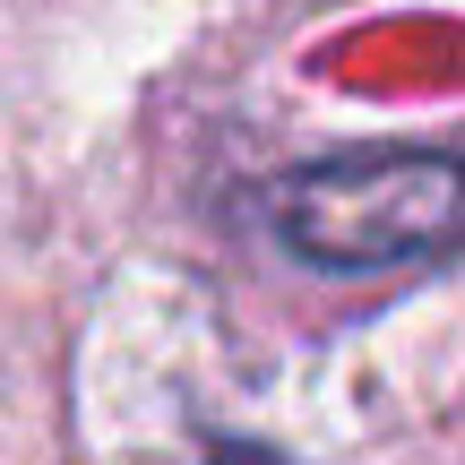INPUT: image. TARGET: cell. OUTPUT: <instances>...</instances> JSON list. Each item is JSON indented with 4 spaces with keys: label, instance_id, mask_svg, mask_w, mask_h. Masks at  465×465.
Returning a JSON list of instances; mask_svg holds the SVG:
<instances>
[{
    "label": "cell",
    "instance_id": "cell-1",
    "mask_svg": "<svg viewBox=\"0 0 465 465\" xmlns=\"http://www.w3.org/2000/svg\"><path fill=\"white\" fill-rule=\"evenodd\" d=\"M267 224L293 259L328 267V276L422 267L465 242V164L440 147L328 155L267 190Z\"/></svg>",
    "mask_w": 465,
    "mask_h": 465
},
{
    "label": "cell",
    "instance_id": "cell-2",
    "mask_svg": "<svg viewBox=\"0 0 465 465\" xmlns=\"http://www.w3.org/2000/svg\"><path fill=\"white\" fill-rule=\"evenodd\" d=\"M207 465H284V457H276V449H259V440H224Z\"/></svg>",
    "mask_w": 465,
    "mask_h": 465
}]
</instances>
